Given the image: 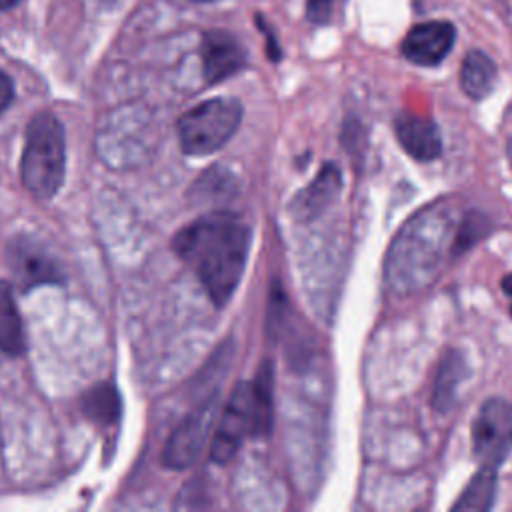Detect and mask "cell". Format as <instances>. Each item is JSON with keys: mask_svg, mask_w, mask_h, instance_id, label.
<instances>
[{"mask_svg": "<svg viewBox=\"0 0 512 512\" xmlns=\"http://www.w3.org/2000/svg\"><path fill=\"white\" fill-rule=\"evenodd\" d=\"M216 396L202 402L192 414H188L180 426L172 432V436L166 442L162 460L168 468L182 470L200 456L206 438L210 434V428L216 418Z\"/></svg>", "mask_w": 512, "mask_h": 512, "instance_id": "cell-7", "label": "cell"}, {"mask_svg": "<svg viewBox=\"0 0 512 512\" xmlns=\"http://www.w3.org/2000/svg\"><path fill=\"white\" fill-rule=\"evenodd\" d=\"M64 130L56 116L36 114L26 128L20 174L24 186L38 198H52L64 180Z\"/></svg>", "mask_w": 512, "mask_h": 512, "instance_id": "cell-4", "label": "cell"}, {"mask_svg": "<svg viewBox=\"0 0 512 512\" xmlns=\"http://www.w3.org/2000/svg\"><path fill=\"white\" fill-rule=\"evenodd\" d=\"M456 40V28L448 20H428L412 26L400 50L406 60L418 66H436L440 64L448 52L452 50Z\"/></svg>", "mask_w": 512, "mask_h": 512, "instance_id": "cell-8", "label": "cell"}, {"mask_svg": "<svg viewBox=\"0 0 512 512\" xmlns=\"http://www.w3.org/2000/svg\"><path fill=\"white\" fill-rule=\"evenodd\" d=\"M340 190V170L334 164H326L314 182L306 186L292 202V212L300 220L318 216L338 194Z\"/></svg>", "mask_w": 512, "mask_h": 512, "instance_id": "cell-12", "label": "cell"}, {"mask_svg": "<svg viewBox=\"0 0 512 512\" xmlns=\"http://www.w3.org/2000/svg\"><path fill=\"white\" fill-rule=\"evenodd\" d=\"M250 228L230 212H210L174 238L176 254L196 272L216 306L234 294L248 260Z\"/></svg>", "mask_w": 512, "mask_h": 512, "instance_id": "cell-1", "label": "cell"}, {"mask_svg": "<svg viewBox=\"0 0 512 512\" xmlns=\"http://www.w3.org/2000/svg\"><path fill=\"white\" fill-rule=\"evenodd\" d=\"M272 424V368L262 364L254 382H240L230 394L212 442L210 456L228 462L246 436L266 434Z\"/></svg>", "mask_w": 512, "mask_h": 512, "instance_id": "cell-3", "label": "cell"}, {"mask_svg": "<svg viewBox=\"0 0 512 512\" xmlns=\"http://www.w3.org/2000/svg\"><path fill=\"white\" fill-rule=\"evenodd\" d=\"M192 2H214V0H192Z\"/></svg>", "mask_w": 512, "mask_h": 512, "instance_id": "cell-23", "label": "cell"}, {"mask_svg": "<svg viewBox=\"0 0 512 512\" xmlns=\"http://www.w3.org/2000/svg\"><path fill=\"white\" fill-rule=\"evenodd\" d=\"M396 140L404 152L420 162H428L440 156L442 138L436 124L422 116H400L394 124Z\"/></svg>", "mask_w": 512, "mask_h": 512, "instance_id": "cell-11", "label": "cell"}, {"mask_svg": "<svg viewBox=\"0 0 512 512\" xmlns=\"http://www.w3.org/2000/svg\"><path fill=\"white\" fill-rule=\"evenodd\" d=\"M496 496V468L494 466H482L464 492L458 496V500L452 504V510H464V512H482L492 508Z\"/></svg>", "mask_w": 512, "mask_h": 512, "instance_id": "cell-16", "label": "cell"}, {"mask_svg": "<svg viewBox=\"0 0 512 512\" xmlns=\"http://www.w3.org/2000/svg\"><path fill=\"white\" fill-rule=\"evenodd\" d=\"M508 158H510V166H512V140L508 144Z\"/></svg>", "mask_w": 512, "mask_h": 512, "instance_id": "cell-22", "label": "cell"}, {"mask_svg": "<svg viewBox=\"0 0 512 512\" xmlns=\"http://www.w3.org/2000/svg\"><path fill=\"white\" fill-rule=\"evenodd\" d=\"M82 408L90 420H96L98 424H112L118 420L120 414V398L114 386L100 384L92 388L82 402Z\"/></svg>", "mask_w": 512, "mask_h": 512, "instance_id": "cell-17", "label": "cell"}, {"mask_svg": "<svg viewBox=\"0 0 512 512\" xmlns=\"http://www.w3.org/2000/svg\"><path fill=\"white\" fill-rule=\"evenodd\" d=\"M202 70L208 84L222 82L246 66V52L242 44L224 30H210L200 44Z\"/></svg>", "mask_w": 512, "mask_h": 512, "instance_id": "cell-9", "label": "cell"}, {"mask_svg": "<svg viewBox=\"0 0 512 512\" xmlns=\"http://www.w3.org/2000/svg\"><path fill=\"white\" fill-rule=\"evenodd\" d=\"M466 378V360L460 352L450 350L444 354L432 388V406L436 412H446L456 402V392Z\"/></svg>", "mask_w": 512, "mask_h": 512, "instance_id": "cell-14", "label": "cell"}, {"mask_svg": "<svg viewBox=\"0 0 512 512\" xmlns=\"http://www.w3.org/2000/svg\"><path fill=\"white\" fill-rule=\"evenodd\" d=\"M104 2H108V4H112V2H118V0H104Z\"/></svg>", "mask_w": 512, "mask_h": 512, "instance_id": "cell-24", "label": "cell"}, {"mask_svg": "<svg viewBox=\"0 0 512 512\" xmlns=\"http://www.w3.org/2000/svg\"><path fill=\"white\" fill-rule=\"evenodd\" d=\"M24 348V328L12 290L4 280H0V350L8 356H18Z\"/></svg>", "mask_w": 512, "mask_h": 512, "instance_id": "cell-15", "label": "cell"}, {"mask_svg": "<svg viewBox=\"0 0 512 512\" xmlns=\"http://www.w3.org/2000/svg\"><path fill=\"white\" fill-rule=\"evenodd\" d=\"M332 10V0H308L306 2V16L310 22L322 24L328 20Z\"/></svg>", "mask_w": 512, "mask_h": 512, "instance_id": "cell-18", "label": "cell"}, {"mask_svg": "<svg viewBox=\"0 0 512 512\" xmlns=\"http://www.w3.org/2000/svg\"><path fill=\"white\" fill-rule=\"evenodd\" d=\"M20 0H0V10H8V8H12L14 4H18Z\"/></svg>", "mask_w": 512, "mask_h": 512, "instance_id": "cell-21", "label": "cell"}, {"mask_svg": "<svg viewBox=\"0 0 512 512\" xmlns=\"http://www.w3.org/2000/svg\"><path fill=\"white\" fill-rule=\"evenodd\" d=\"M12 94H14L12 80L0 70V112L12 102Z\"/></svg>", "mask_w": 512, "mask_h": 512, "instance_id": "cell-19", "label": "cell"}, {"mask_svg": "<svg viewBox=\"0 0 512 512\" xmlns=\"http://www.w3.org/2000/svg\"><path fill=\"white\" fill-rule=\"evenodd\" d=\"M10 268L14 272L16 282L22 288H34L38 284H52L58 280V266L44 252V248L30 240L18 238L10 246Z\"/></svg>", "mask_w": 512, "mask_h": 512, "instance_id": "cell-10", "label": "cell"}, {"mask_svg": "<svg viewBox=\"0 0 512 512\" xmlns=\"http://www.w3.org/2000/svg\"><path fill=\"white\" fill-rule=\"evenodd\" d=\"M472 450L482 466H498L512 450V406L488 398L472 422Z\"/></svg>", "mask_w": 512, "mask_h": 512, "instance_id": "cell-6", "label": "cell"}, {"mask_svg": "<svg viewBox=\"0 0 512 512\" xmlns=\"http://www.w3.org/2000/svg\"><path fill=\"white\" fill-rule=\"evenodd\" d=\"M502 288H504V292H506L508 296H512V274L502 280Z\"/></svg>", "mask_w": 512, "mask_h": 512, "instance_id": "cell-20", "label": "cell"}, {"mask_svg": "<svg viewBox=\"0 0 512 512\" xmlns=\"http://www.w3.org/2000/svg\"><path fill=\"white\" fill-rule=\"evenodd\" d=\"M454 218L448 208L428 206L412 216L396 234L386 254L384 276L398 294L428 286L444 260Z\"/></svg>", "mask_w": 512, "mask_h": 512, "instance_id": "cell-2", "label": "cell"}, {"mask_svg": "<svg viewBox=\"0 0 512 512\" xmlns=\"http://www.w3.org/2000/svg\"><path fill=\"white\" fill-rule=\"evenodd\" d=\"M496 82V64L482 50H470L460 66V88L472 100L486 98Z\"/></svg>", "mask_w": 512, "mask_h": 512, "instance_id": "cell-13", "label": "cell"}, {"mask_svg": "<svg viewBox=\"0 0 512 512\" xmlns=\"http://www.w3.org/2000/svg\"><path fill=\"white\" fill-rule=\"evenodd\" d=\"M242 106L234 98H212L190 108L178 122L180 146L190 156H206L222 148L236 132Z\"/></svg>", "mask_w": 512, "mask_h": 512, "instance_id": "cell-5", "label": "cell"}]
</instances>
